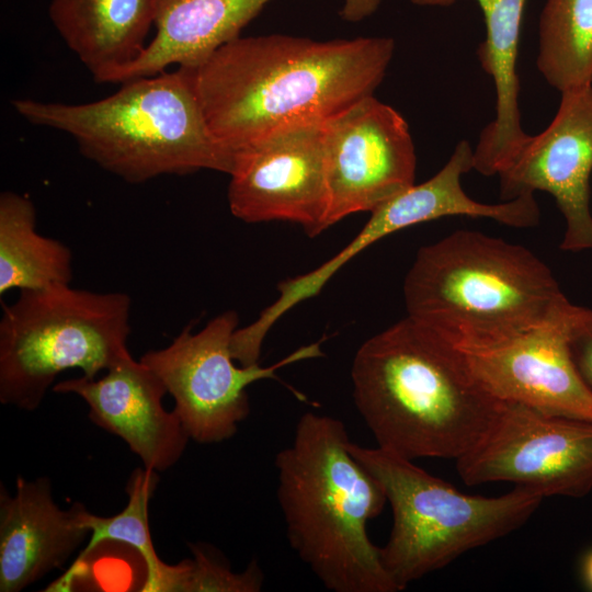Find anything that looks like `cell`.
Returning a JSON list of instances; mask_svg holds the SVG:
<instances>
[{"instance_id":"cell-25","label":"cell","mask_w":592,"mask_h":592,"mask_svg":"<svg viewBox=\"0 0 592 592\" xmlns=\"http://www.w3.org/2000/svg\"><path fill=\"white\" fill-rule=\"evenodd\" d=\"M457 0H410L411 3L420 7H448Z\"/></svg>"},{"instance_id":"cell-14","label":"cell","mask_w":592,"mask_h":592,"mask_svg":"<svg viewBox=\"0 0 592 592\" xmlns=\"http://www.w3.org/2000/svg\"><path fill=\"white\" fill-rule=\"evenodd\" d=\"M52 389L83 399L94 424L122 439L144 467L158 473L173 467L191 440L177 412L163 407L168 394L163 383L133 356L100 378L82 375L58 382Z\"/></svg>"},{"instance_id":"cell-19","label":"cell","mask_w":592,"mask_h":592,"mask_svg":"<svg viewBox=\"0 0 592 592\" xmlns=\"http://www.w3.org/2000/svg\"><path fill=\"white\" fill-rule=\"evenodd\" d=\"M72 280V253L36 231V210L25 195H0V294L41 289Z\"/></svg>"},{"instance_id":"cell-13","label":"cell","mask_w":592,"mask_h":592,"mask_svg":"<svg viewBox=\"0 0 592 592\" xmlns=\"http://www.w3.org/2000/svg\"><path fill=\"white\" fill-rule=\"evenodd\" d=\"M560 94L551 123L498 173L500 197L549 193L566 223L561 250L592 251V86Z\"/></svg>"},{"instance_id":"cell-9","label":"cell","mask_w":592,"mask_h":592,"mask_svg":"<svg viewBox=\"0 0 592 592\" xmlns=\"http://www.w3.org/2000/svg\"><path fill=\"white\" fill-rule=\"evenodd\" d=\"M456 468L468 486L504 481L543 498H582L592 490V421L501 401Z\"/></svg>"},{"instance_id":"cell-8","label":"cell","mask_w":592,"mask_h":592,"mask_svg":"<svg viewBox=\"0 0 592 592\" xmlns=\"http://www.w3.org/2000/svg\"><path fill=\"white\" fill-rule=\"evenodd\" d=\"M238 323V314L226 310L197 332L187 325L169 345L139 358L173 397V410L197 443H219L237 433L250 413L247 388L251 384L276 378V372L287 365L323 355L321 342H314L270 366L237 365L231 339Z\"/></svg>"},{"instance_id":"cell-4","label":"cell","mask_w":592,"mask_h":592,"mask_svg":"<svg viewBox=\"0 0 592 592\" xmlns=\"http://www.w3.org/2000/svg\"><path fill=\"white\" fill-rule=\"evenodd\" d=\"M34 125L68 134L80 152L128 183L201 170L230 174L235 152L212 134L192 68L121 83L112 95L81 104L12 101Z\"/></svg>"},{"instance_id":"cell-21","label":"cell","mask_w":592,"mask_h":592,"mask_svg":"<svg viewBox=\"0 0 592 592\" xmlns=\"http://www.w3.org/2000/svg\"><path fill=\"white\" fill-rule=\"evenodd\" d=\"M158 482V471L146 467L136 468L126 483L127 504L119 513L99 516L86 510L83 521L90 530V536L77 561L86 559L105 542L128 545L138 553L146 567V580L140 590L166 592L172 565L158 557L148 522V506Z\"/></svg>"},{"instance_id":"cell-23","label":"cell","mask_w":592,"mask_h":592,"mask_svg":"<svg viewBox=\"0 0 592 592\" xmlns=\"http://www.w3.org/2000/svg\"><path fill=\"white\" fill-rule=\"evenodd\" d=\"M568 343L573 363L592 391V309L578 306L568 327Z\"/></svg>"},{"instance_id":"cell-10","label":"cell","mask_w":592,"mask_h":592,"mask_svg":"<svg viewBox=\"0 0 592 592\" xmlns=\"http://www.w3.org/2000/svg\"><path fill=\"white\" fill-rule=\"evenodd\" d=\"M574 308L561 320L525 330L482 334L436 331L498 400L592 421V391L581 378L568 343Z\"/></svg>"},{"instance_id":"cell-6","label":"cell","mask_w":592,"mask_h":592,"mask_svg":"<svg viewBox=\"0 0 592 592\" xmlns=\"http://www.w3.org/2000/svg\"><path fill=\"white\" fill-rule=\"evenodd\" d=\"M349 449L379 481L391 508L392 525L379 556L398 591L516 531L544 499L517 486L499 497L466 494L379 446L351 441Z\"/></svg>"},{"instance_id":"cell-11","label":"cell","mask_w":592,"mask_h":592,"mask_svg":"<svg viewBox=\"0 0 592 592\" xmlns=\"http://www.w3.org/2000/svg\"><path fill=\"white\" fill-rule=\"evenodd\" d=\"M231 214L249 224L288 221L315 237L328 208L326 122L275 129L235 152Z\"/></svg>"},{"instance_id":"cell-24","label":"cell","mask_w":592,"mask_h":592,"mask_svg":"<svg viewBox=\"0 0 592 592\" xmlns=\"http://www.w3.org/2000/svg\"><path fill=\"white\" fill-rule=\"evenodd\" d=\"M582 577L585 585L592 590V550L588 551L583 558Z\"/></svg>"},{"instance_id":"cell-15","label":"cell","mask_w":592,"mask_h":592,"mask_svg":"<svg viewBox=\"0 0 592 592\" xmlns=\"http://www.w3.org/2000/svg\"><path fill=\"white\" fill-rule=\"evenodd\" d=\"M86 506L62 510L47 477H18L15 493L0 487V591L19 592L60 568L89 538Z\"/></svg>"},{"instance_id":"cell-1","label":"cell","mask_w":592,"mask_h":592,"mask_svg":"<svg viewBox=\"0 0 592 592\" xmlns=\"http://www.w3.org/2000/svg\"><path fill=\"white\" fill-rule=\"evenodd\" d=\"M394 53L390 37L238 36L192 70L212 134L236 152L281 127L327 122L374 95Z\"/></svg>"},{"instance_id":"cell-20","label":"cell","mask_w":592,"mask_h":592,"mask_svg":"<svg viewBox=\"0 0 592 592\" xmlns=\"http://www.w3.org/2000/svg\"><path fill=\"white\" fill-rule=\"evenodd\" d=\"M537 68L560 93L592 86V0H546Z\"/></svg>"},{"instance_id":"cell-3","label":"cell","mask_w":592,"mask_h":592,"mask_svg":"<svg viewBox=\"0 0 592 592\" xmlns=\"http://www.w3.org/2000/svg\"><path fill=\"white\" fill-rule=\"evenodd\" d=\"M350 442L339 419L315 412L298 419L291 443L275 456L286 537L330 591L397 592L367 533L387 498Z\"/></svg>"},{"instance_id":"cell-7","label":"cell","mask_w":592,"mask_h":592,"mask_svg":"<svg viewBox=\"0 0 592 592\" xmlns=\"http://www.w3.org/2000/svg\"><path fill=\"white\" fill-rule=\"evenodd\" d=\"M132 299L58 284L20 291L0 320V402L36 410L56 377H98L132 356Z\"/></svg>"},{"instance_id":"cell-18","label":"cell","mask_w":592,"mask_h":592,"mask_svg":"<svg viewBox=\"0 0 592 592\" xmlns=\"http://www.w3.org/2000/svg\"><path fill=\"white\" fill-rule=\"evenodd\" d=\"M156 0H50L49 18L69 49L99 83L144 52Z\"/></svg>"},{"instance_id":"cell-12","label":"cell","mask_w":592,"mask_h":592,"mask_svg":"<svg viewBox=\"0 0 592 592\" xmlns=\"http://www.w3.org/2000/svg\"><path fill=\"white\" fill-rule=\"evenodd\" d=\"M326 155L325 230L352 214L373 212L415 184L409 125L374 95L326 122Z\"/></svg>"},{"instance_id":"cell-2","label":"cell","mask_w":592,"mask_h":592,"mask_svg":"<svg viewBox=\"0 0 592 592\" xmlns=\"http://www.w3.org/2000/svg\"><path fill=\"white\" fill-rule=\"evenodd\" d=\"M351 379L377 446L412 460H457L485 435L501 402L441 333L409 316L360 345Z\"/></svg>"},{"instance_id":"cell-5","label":"cell","mask_w":592,"mask_h":592,"mask_svg":"<svg viewBox=\"0 0 592 592\" xmlns=\"http://www.w3.org/2000/svg\"><path fill=\"white\" fill-rule=\"evenodd\" d=\"M402 289L407 316L446 334L531 329L574 307L530 249L475 230L421 247Z\"/></svg>"},{"instance_id":"cell-16","label":"cell","mask_w":592,"mask_h":592,"mask_svg":"<svg viewBox=\"0 0 592 592\" xmlns=\"http://www.w3.org/2000/svg\"><path fill=\"white\" fill-rule=\"evenodd\" d=\"M271 0H156V35L140 56L112 76L109 83L166 71L171 65L195 68L241 30ZM383 0H342L341 16L360 22Z\"/></svg>"},{"instance_id":"cell-17","label":"cell","mask_w":592,"mask_h":592,"mask_svg":"<svg viewBox=\"0 0 592 592\" xmlns=\"http://www.w3.org/2000/svg\"><path fill=\"white\" fill-rule=\"evenodd\" d=\"M482 11L486 37L477 49L481 68L496 88V117L474 148V170L498 175L521 151L531 135L521 125L519 41L526 0H476Z\"/></svg>"},{"instance_id":"cell-22","label":"cell","mask_w":592,"mask_h":592,"mask_svg":"<svg viewBox=\"0 0 592 592\" xmlns=\"http://www.w3.org/2000/svg\"><path fill=\"white\" fill-rule=\"evenodd\" d=\"M193 558L180 563L178 592H259L264 573L257 560L242 572L231 570L229 563L208 545L190 544Z\"/></svg>"}]
</instances>
